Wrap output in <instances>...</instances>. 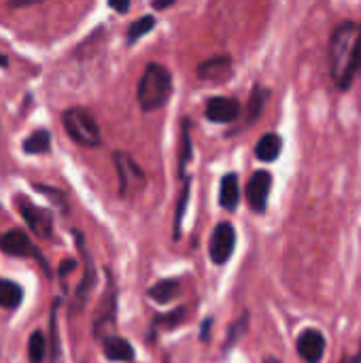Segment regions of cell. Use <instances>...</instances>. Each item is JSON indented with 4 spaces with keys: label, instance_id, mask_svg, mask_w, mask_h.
<instances>
[{
    "label": "cell",
    "instance_id": "6da1fadb",
    "mask_svg": "<svg viewBox=\"0 0 361 363\" xmlns=\"http://www.w3.org/2000/svg\"><path fill=\"white\" fill-rule=\"evenodd\" d=\"M330 72L340 91L351 89L361 74V23L340 21L330 36Z\"/></svg>",
    "mask_w": 361,
    "mask_h": 363
},
{
    "label": "cell",
    "instance_id": "7a4b0ae2",
    "mask_svg": "<svg viewBox=\"0 0 361 363\" xmlns=\"http://www.w3.org/2000/svg\"><path fill=\"white\" fill-rule=\"evenodd\" d=\"M172 91V77L168 72V68H164L162 64H149L138 81V102L143 106V111H155L162 108Z\"/></svg>",
    "mask_w": 361,
    "mask_h": 363
},
{
    "label": "cell",
    "instance_id": "3957f363",
    "mask_svg": "<svg viewBox=\"0 0 361 363\" xmlns=\"http://www.w3.org/2000/svg\"><path fill=\"white\" fill-rule=\"evenodd\" d=\"M62 123L64 130L68 132V136L83 145V147H100L102 145V136H100V128L96 123V119L83 111V108H68L62 115Z\"/></svg>",
    "mask_w": 361,
    "mask_h": 363
},
{
    "label": "cell",
    "instance_id": "277c9868",
    "mask_svg": "<svg viewBox=\"0 0 361 363\" xmlns=\"http://www.w3.org/2000/svg\"><path fill=\"white\" fill-rule=\"evenodd\" d=\"M234 247H236V230L230 223H219L213 232L211 249H209L213 264H217V266L226 264L232 257Z\"/></svg>",
    "mask_w": 361,
    "mask_h": 363
},
{
    "label": "cell",
    "instance_id": "5b68a950",
    "mask_svg": "<svg viewBox=\"0 0 361 363\" xmlns=\"http://www.w3.org/2000/svg\"><path fill=\"white\" fill-rule=\"evenodd\" d=\"M272 189V174L268 170H257L247 183V200L251 211L264 213L268 206V196Z\"/></svg>",
    "mask_w": 361,
    "mask_h": 363
},
{
    "label": "cell",
    "instance_id": "8992f818",
    "mask_svg": "<svg viewBox=\"0 0 361 363\" xmlns=\"http://www.w3.org/2000/svg\"><path fill=\"white\" fill-rule=\"evenodd\" d=\"M296 349H298L300 357L306 363H321L323 355H326V336H323V332L313 330V328L304 330L298 336Z\"/></svg>",
    "mask_w": 361,
    "mask_h": 363
},
{
    "label": "cell",
    "instance_id": "52a82bcc",
    "mask_svg": "<svg viewBox=\"0 0 361 363\" xmlns=\"http://www.w3.org/2000/svg\"><path fill=\"white\" fill-rule=\"evenodd\" d=\"M243 106L238 100L234 98H223V96H217V98H211L206 102V117L213 121V123H232L238 119Z\"/></svg>",
    "mask_w": 361,
    "mask_h": 363
},
{
    "label": "cell",
    "instance_id": "ba28073f",
    "mask_svg": "<svg viewBox=\"0 0 361 363\" xmlns=\"http://www.w3.org/2000/svg\"><path fill=\"white\" fill-rule=\"evenodd\" d=\"M17 208H19L21 217L26 219V223L32 228V232H36L40 238H49L51 236V223L53 221H51V217L43 208H36V206H32L26 200H21L17 204Z\"/></svg>",
    "mask_w": 361,
    "mask_h": 363
},
{
    "label": "cell",
    "instance_id": "9c48e42d",
    "mask_svg": "<svg viewBox=\"0 0 361 363\" xmlns=\"http://www.w3.org/2000/svg\"><path fill=\"white\" fill-rule=\"evenodd\" d=\"M0 249H2L6 255H13V257L38 255V251L34 249V245L30 242V238H28L23 232H19V230L6 232V234L0 238Z\"/></svg>",
    "mask_w": 361,
    "mask_h": 363
},
{
    "label": "cell",
    "instance_id": "30bf717a",
    "mask_svg": "<svg viewBox=\"0 0 361 363\" xmlns=\"http://www.w3.org/2000/svg\"><path fill=\"white\" fill-rule=\"evenodd\" d=\"M115 164H117V172H119V181H121V194H126L132 183L143 181V170L126 153L117 151L115 153Z\"/></svg>",
    "mask_w": 361,
    "mask_h": 363
},
{
    "label": "cell",
    "instance_id": "8fae6325",
    "mask_svg": "<svg viewBox=\"0 0 361 363\" xmlns=\"http://www.w3.org/2000/svg\"><path fill=\"white\" fill-rule=\"evenodd\" d=\"M281 149H283V138H281L279 134L270 132V134H264V136L260 138V143L255 145V157H257L260 162H266V164H268V162L279 160Z\"/></svg>",
    "mask_w": 361,
    "mask_h": 363
},
{
    "label": "cell",
    "instance_id": "7c38bea8",
    "mask_svg": "<svg viewBox=\"0 0 361 363\" xmlns=\"http://www.w3.org/2000/svg\"><path fill=\"white\" fill-rule=\"evenodd\" d=\"M240 200V187H238V177L236 174H226L221 179V189H219V204L226 211H236Z\"/></svg>",
    "mask_w": 361,
    "mask_h": 363
},
{
    "label": "cell",
    "instance_id": "4fadbf2b",
    "mask_svg": "<svg viewBox=\"0 0 361 363\" xmlns=\"http://www.w3.org/2000/svg\"><path fill=\"white\" fill-rule=\"evenodd\" d=\"M230 66H232L230 57L219 55V57H213V60L200 64L198 66V77L200 79H209V81H219V79L230 74Z\"/></svg>",
    "mask_w": 361,
    "mask_h": 363
},
{
    "label": "cell",
    "instance_id": "5bb4252c",
    "mask_svg": "<svg viewBox=\"0 0 361 363\" xmlns=\"http://www.w3.org/2000/svg\"><path fill=\"white\" fill-rule=\"evenodd\" d=\"M104 357L109 362H132L134 349L123 338H106L104 340Z\"/></svg>",
    "mask_w": 361,
    "mask_h": 363
},
{
    "label": "cell",
    "instance_id": "9a60e30c",
    "mask_svg": "<svg viewBox=\"0 0 361 363\" xmlns=\"http://www.w3.org/2000/svg\"><path fill=\"white\" fill-rule=\"evenodd\" d=\"M23 300V289L13 281H0V306L17 308Z\"/></svg>",
    "mask_w": 361,
    "mask_h": 363
},
{
    "label": "cell",
    "instance_id": "2e32d148",
    "mask_svg": "<svg viewBox=\"0 0 361 363\" xmlns=\"http://www.w3.org/2000/svg\"><path fill=\"white\" fill-rule=\"evenodd\" d=\"M51 149V136L47 130H36L23 140V151L34 155V153H47Z\"/></svg>",
    "mask_w": 361,
    "mask_h": 363
},
{
    "label": "cell",
    "instance_id": "e0dca14e",
    "mask_svg": "<svg viewBox=\"0 0 361 363\" xmlns=\"http://www.w3.org/2000/svg\"><path fill=\"white\" fill-rule=\"evenodd\" d=\"M268 94H270L268 89L255 85V89H253V94H251V100H249V106H247V123H249V125L255 123V121L260 119V115H262V111H264V104H266V100H268Z\"/></svg>",
    "mask_w": 361,
    "mask_h": 363
},
{
    "label": "cell",
    "instance_id": "ac0fdd59",
    "mask_svg": "<svg viewBox=\"0 0 361 363\" xmlns=\"http://www.w3.org/2000/svg\"><path fill=\"white\" fill-rule=\"evenodd\" d=\"M177 296H179V283L177 281H170V279L168 281H160V283H155L149 289V298H153L160 304H166V302H170Z\"/></svg>",
    "mask_w": 361,
    "mask_h": 363
},
{
    "label": "cell",
    "instance_id": "d6986e66",
    "mask_svg": "<svg viewBox=\"0 0 361 363\" xmlns=\"http://www.w3.org/2000/svg\"><path fill=\"white\" fill-rule=\"evenodd\" d=\"M155 26V17L151 15H143L138 21H134L128 30V43H136L140 36H145L151 28Z\"/></svg>",
    "mask_w": 361,
    "mask_h": 363
},
{
    "label": "cell",
    "instance_id": "ffe728a7",
    "mask_svg": "<svg viewBox=\"0 0 361 363\" xmlns=\"http://www.w3.org/2000/svg\"><path fill=\"white\" fill-rule=\"evenodd\" d=\"M45 336L40 332H34L30 336V342H28V357L30 363H43L45 359Z\"/></svg>",
    "mask_w": 361,
    "mask_h": 363
},
{
    "label": "cell",
    "instance_id": "44dd1931",
    "mask_svg": "<svg viewBox=\"0 0 361 363\" xmlns=\"http://www.w3.org/2000/svg\"><path fill=\"white\" fill-rule=\"evenodd\" d=\"M187 196H189V183H185L183 191H181V198H179V206H177V217H174V238H179V232H181V219H183V213H185Z\"/></svg>",
    "mask_w": 361,
    "mask_h": 363
},
{
    "label": "cell",
    "instance_id": "7402d4cb",
    "mask_svg": "<svg viewBox=\"0 0 361 363\" xmlns=\"http://www.w3.org/2000/svg\"><path fill=\"white\" fill-rule=\"evenodd\" d=\"M247 321H249V315L245 313V315H243V319H240V321H236V323L232 325L230 336H228V349H230L232 345H236V340L247 332Z\"/></svg>",
    "mask_w": 361,
    "mask_h": 363
},
{
    "label": "cell",
    "instance_id": "603a6c76",
    "mask_svg": "<svg viewBox=\"0 0 361 363\" xmlns=\"http://www.w3.org/2000/svg\"><path fill=\"white\" fill-rule=\"evenodd\" d=\"M183 317H185V308H179V311H174V313H170V315H166V317H157L155 321H157V323L166 321V323H164L166 328H174V325L181 323Z\"/></svg>",
    "mask_w": 361,
    "mask_h": 363
},
{
    "label": "cell",
    "instance_id": "cb8c5ba5",
    "mask_svg": "<svg viewBox=\"0 0 361 363\" xmlns=\"http://www.w3.org/2000/svg\"><path fill=\"white\" fill-rule=\"evenodd\" d=\"M189 151H191V140H189V134L187 130L183 132V153H181V172L185 168V162L189 160Z\"/></svg>",
    "mask_w": 361,
    "mask_h": 363
},
{
    "label": "cell",
    "instance_id": "d4e9b609",
    "mask_svg": "<svg viewBox=\"0 0 361 363\" xmlns=\"http://www.w3.org/2000/svg\"><path fill=\"white\" fill-rule=\"evenodd\" d=\"M74 268H77L74 259H64V262H62V266H60V274H62V277H66V274H68L70 270H74Z\"/></svg>",
    "mask_w": 361,
    "mask_h": 363
},
{
    "label": "cell",
    "instance_id": "484cf974",
    "mask_svg": "<svg viewBox=\"0 0 361 363\" xmlns=\"http://www.w3.org/2000/svg\"><path fill=\"white\" fill-rule=\"evenodd\" d=\"M109 6H111V9H115V11L126 13V11L130 9V2H109Z\"/></svg>",
    "mask_w": 361,
    "mask_h": 363
},
{
    "label": "cell",
    "instance_id": "4316f807",
    "mask_svg": "<svg viewBox=\"0 0 361 363\" xmlns=\"http://www.w3.org/2000/svg\"><path fill=\"white\" fill-rule=\"evenodd\" d=\"M174 0H166V2H153V9H166V6H170Z\"/></svg>",
    "mask_w": 361,
    "mask_h": 363
},
{
    "label": "cell",
    "instance_id": "83f0119b",
    "mask_svg": "<svg viewBox=\"0 0 361 363\" xmlns=\"http://www.w3.org/2000/svg\"><path fill=\"white\" fill-rule=\"evenodd\" d=\"M264 363H281L277 357H264Z\"/></svg>",
    "mask_w": 361,
    "mask_h": 363
}]
</instances>
